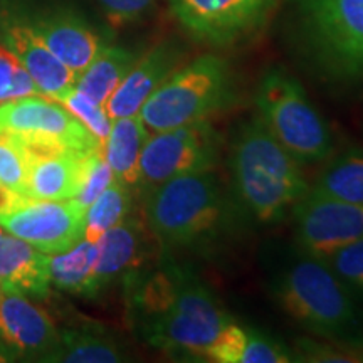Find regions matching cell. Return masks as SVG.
<instances>
[{
	"instance_id": "cell-1",
	"label": "cell",
	"mask_w": 363,
	"mask_h": 363,
	"mask_svg": "<svg viewBox=\"0 0 363 363\" xmlns=\"http://www.w3.org/2000/svg\"><path fill=\"white\" fill-rule=\"evenodd\" d=\"M145 194V219L163 251H206L246 217L212 172L175 177Z\"/></svg>"
},
{
	"instance_id": "cell-2",
	"label": "cell",
	"mask_w": 363,
	"mask_h": 363,
	"mask_svg": "<svg viewBox=\"0 0 363 363\" xmlns=\"http://www.w3.org/2000/svg\"><path fill=\"white\" fill-rule=\"evenodd\" d=\"M234 199L247 219L272 225L310 190L301 163L266 128L259 116L235 131L229 153Z\"/></svg>"
},
{
	"instance_id": "cell-3",
	"label": "cell",
	"mask_w": 363,
	"mask_h": 363,
	"mask_svg": "<svg viewBox=\"0 0 363 363\" xmlns=\"http://www.w3.org/2000/svg\"><path fill=\"white\" fill-rule=\"evenodd\" d=\"M271 289L286 315L318 337L352 342L360 328L352 293L323 259L301 254L276 276Z\"/></svg>"
},
{
	"instance_id": "cell-4",
	"label": "cell",
	"mask_w": 363,
	"mask_h": 363,
	"mask_svg": "<svg viewBox=\"0 0 363 363\" xmlns=\"http://www.w3.org/2000/svg\"><path fill=\"white\" fill-rule=\"evenodd\" d=\"M234 103L229 66L216 54H202L179 66L155 89L138 116L150 133L207 120Z\"/></svg>"
},
{
	"instance_id": "cell-5",
	"label": "cell",
	"mask_w": 363,
	"mask_h": 363,
	"mask_svg": "<svg viewBox=\"0 0 363 363\" xmlns=\"http://www.w3.org/2000/svg\"><path fill=\"white\" fill-rule=\"evenodd\" d=\"M257 116L299 163L328 160L333 140L328 125L296 78L283 69L267 71L257 84Z\"/></svg>"
},
{
	"instance_id": "cell-6",
	"label": "cell",
	"mask_w": 363,
	"mask_h": 363,
	"mask_svg": "<svg viewBox=\"0 0 363 363\" xmlns=\"http://www.w3.org/2000/svg\"><path fill=\"white\" fill-rule=\"evenodd\" d=\"M305 34L325 74L363 83V0H298Z\"/></svg>"
},
{
	"instance_id": "cell-7",
	"label": "cell",
	"mask_w": 363,
	"mask_h": 363,
	"mask_svg": "<svg viewBox=\"0 0 363 363\" xmlns=\"http://www.w3.org/2000/svg\"><path fill=\"white\" fill-rule=\"evenodd\" d=\"M230 321L214 293L184 266L174 306L147 343L169 355L207 362L208 348Z\"/></svg>"
},
{
	"instance_id": "cell-8",
	"label": "cell",
	"mask_w": 363,
	"mask_h": 363,
	"mask_svg": "<svg viewBox=\"0 0 363 363\" xmlns=\"http://www.w3.org/2000/svg\"><path fill=\"white\" fill-rule=\"evenodd\" d=\"M220 152V133L208 120L152 133L140 155L138 187L147 192L175 177L212 172Z\"/></svg>"
},
{
	"instance_id": "cell-9",
	"label": "cell",
	"mask_w": 363,
	"mask_h": 363,
	"mask_svg": "<svg viewBox=\"0 0 363 363\" xmlns=\"http://www.w3.org/2000/svg\"><path fill=\"white\" fill-rule=\"evenodd\" d=\"M299 254L326 259L363 239V203L333 199L310 189L291 211Z\"/></svg>"
},
{
	"instance_id": "cell-10",
	"label": "cell",
	"mask_w": 363,
	"mask_h": 363,
	"mask_svg": "<svg viewBox=\"0 0 363 363\" xmlns=\"http://www.w3.org/2000/svg\"><path fill=\"white\" fill-rule=\"evenodd\" d=\"M278 0H169L179 24L194 39L224 48L256 33Z\"/></svg>"
},
{
	"instance_id": "cell-11",
	"label": "cell",
	"mask_w": 363,
	"mask_h": 363,
	"mask_svg": "<svg viewBox=\"0 0 363 363\" xmlns=\"http://www.w3.org/2000/svg\"><path fill=\"white\" fill-rule=\"evenodd\" d=\"M0 125L26 138L81 155L103 150V143L78 118L44 94L0 103Z\"/></svg>"
},
{
	"instance_id": "cell-12",
	"label": "cell",
	"mask_w": 363,
	"mask_h": 363,
	"mask_svg": "<svg viewBox=\"0 0 363 363\" xmlns=\"http://www.w3.org/2000/svg\"><path fill=\"white\" fill-rule=\"evenodd\" d=\"M84 212L71 201H29L0 214V225L49 256L65 252L84 239Z\"/></svg>"
},
{
	"instance_id": "cell-13",
	"label": "cell",
	"mask_w": 363,
	"mask_h": 363,
	"mask_svg": "<svg viewBox=\"0 0 363 363\" xmlns=\"http://www.w3.org/2000/svg\"><path fill=\"white\" fill-rule=\"evenodd\" d=\"M59 330L29 296L0 286V355L48 362L59 345Z\"/></svg>"
},
{
	"instance_id": "cell-14",
	"label": "cell",
	"mask_w": 363,
	"mask_h": 363,
	"mask_svg": "<svg viewBox=\"0 0 363 363\" xmlns=\"http://www.w3.org/2000/svg\"><path fill=\"white\" fill-rule=\"evenodd\" d=\"M182 272L184 266L165 251L152 267L145 264L121 281L131 325L145 342L155 333L174 306L180 291Z\"/></svg>"
},
{
	"instance_id": "cell-15",
	"label": "cell",
	"mask_w": 363,
	"mask_h": 363,
	"mask_svg": "<svg viewBox=\"0 0 363 363\" xmlns=\"http://www.w3.org/2000/svg\"><path fill=\"white\" fill-rule=\"evenodd\" d=\"M0 43L16 54L44 96L61 101L67 91L76 86L78 76L49 51L29 22L16 19L4 22L0 27Z\"/></svg>"
},
{
	"instance_id": "cell-16",
	"label": "cell",
	"mask_w": 363,
	"mask_h": 363,
	"mask_svg": "<svg viewBox=\"0 0 363 363\" xmlns=\"http://www.w3.org/2000/svg\"><path fill=\"white\" fill-rule=\"evenodd\" d=\"M182 52L174 43H162L136 59L131 69L104 103L111 120L138 115L145 101L180 66Z\"/></svg>"
},
{
	"instance_id": "cell-17",
	"label": "cell",
	"mask_w": 363,
	"mask_h": 363,
	"mask_svg": "<svg viewBox=\"0 0 363 363\" xmlns=\"http://www.w3.org/2000/svg\"><path fill=\"white\" fill-rule=\"evenodd\" d=\"M34 33L62 65L79 76L103 51L104 40L72 12H52L29 22Z\"/></svg>"
},
{
	"instance_id": "cell-18",
	"label": "cell",
	"mask_w": 363,
	"mask_h": 363,
	"mask_svg": "<svg viewBox=\"0 0 363 363\" xmlns=\"http://www.w3.org/2000/svg\"><path fill=\"white\" fill-rule=\"evenodd\" d=\"M98 259L94 267L98 291L101 294L115 283L147 264L148 240L140 220L128 219L106 230L96 240Z\"/></svg>"
},
{
	"instance_id": "cell-19",
	"label": "cell",
	"mask_w": 363,
	"mask_h": 363,
	"mask_svg": "<svg viewBox=\"0 0 363 363\" xmlns=\"http://www.w3.org/2000/svg\"><path fill=\"white\" fill-rule=\"evenodd\" d=\"M0 286L29 298L44 299L51 293L49 254L12 234L0 238Z\"/></svg>"
},
{
	"instance_id": "cell-20",
	"label": "cell",
	"mask_w": 363,
	"mask_h": 363,
	"mask_svg": "<svg viewBox=\"0 0 363 363\" xmlns=\"http://www.w3.org/2000/svg\"><path fill=\"white\" fill-rule=\"evenodd\" d=\"M29 157L27 195L34 201H71L83 182L88 155L72 152H45Z\"/></svg>"
},
{
	"instance_id": "cell-21",
	"label": "cell",
	"mask_w": 363,
	"mask_h": 363,
	"mask_svg": "<svg viewBox=\"0 0 363 363\" xmlns=\"http://www.w3.org/2000/svg\"><path fill=\"white\" fill-rule=\"evenodd\" d=\"M150 131L138 115L113 120L110 135L103 143V155L111 167L115 180L136 189L140 182V155Z\"/></svg>"
},
{
	"instance_id": "cell-22",
	"label": "cell",
	"mask_w": 363,
	"mask_h": 363,
	"mask_svg": "<svg viewBox=\"0 0 363 363\" xmlns=\"http://www.w3.org/2000/svg\"><path fill=\"white\" fill-rule=\"evenodd\" d=\"M98 259L96 242L81 239L65 252L49 256L51 284L59 291L72 296L94 299L99 296L94 267Z\"/></svg>"
},
{
	"instance_id": "cell-23",
	"label": "cell",
	"mask_w": 363,
	"mask_h": 363,
	"mask_svg": "<svg viewBox=\"0 0 363 363\" xmlns=\"http://www.w3.org/2000/svg\"><path fill=\"white\" fill-rule=\"evenodd\" d=\"M57 348L48 363H120L126 360L121 345L98 326L59 331Z\"/></svg>"
},
{
	"instance_id": "cell-24",
	"label": "cell",
	"mask_w": 363,
	"mask_h": 363,
	"mask_svg": "<svg viewBox=\"0 0 363 363\" xmlns=\"http://www.w3.org/2000/svg\"><path fill=\"white\" fill-rule=\"evenodd\" d=\"M136 59L138 57L128 49L104 45L94 61L78 76L76 89L104 106Z\"/></svg>"
},
{
	"instance_id": "cell-25",
	"label": "cell",
	"mask_w": 363,
	"mask_h": 363,
	"mask_svg": "<svg viewBox=\"0 0 363 363\" xmlns=\"http://www.w3.org/2000/svg\"><path fill=\"white\" fill-rule=\"evenodd\" d=\"M29 157L13 131L0 125V214L29 201Z\"/></svg>"
},
{
	"instance_id": "cell-26",
	"label": "cell",
	"mask_w": 363,
	"mask_h": 363,
	"mask_svg": "<svg viewBox=\"0 0 363 363\" xmlns=\"http://www.w3.org/2000/svg\"><path fill=\"white\" fill-rule=\"evenodd\" d=\"M311 189L340 201L363 203V148L330 158Z\"/></svg>"
},
{
	"instance_id": "cell-27",
	"label": "cell",
	"mask_w": 363,
	"mask_h": 363,
	"mask_svg": "<svg viewBox=\"0 0 363 363\" xmlns=\"http://www.w3.org/2000/svg\"><path fill=\"white\" fill-rule=\"evenodd\" d=\"M131 211V192L120 182H113L84 212V239L96 242L111 227L120 224Z\"/></svg>"
},
{
	"instance_id": "cell-28",
	"label": "cell",
	"mask_w": 363,
	"mask_h": 363,
	"mask_svg": "<svg viewBox=\"0 0 363 363\" xmlns=\"http://www.w3.org/2000/svg\"><path fill=\"white\" fill-rule=\"evenodd\" d=\"M40 94L38 86L11 49L0 43V103Z\"/></svg>"
},
{
	"instance_id": "cell-29",
	"label": "cell",
	"mask_w": 363,
	"mask_h": 363,
	"mask_svg": "<svg viewBox=\"0 0 363 363\" xmlns=\"http://www.w3.org/2000/svg\"><path fill=\"white\" fill-rule=\"evenodd\" d=\"M59 103H61L72 116L78 118L81 123L96 136L99 142L104 143V140L110 135L113 120L108 116L103 104L93 101V99L86 96L84 93H81L79 89H76V86L67 91Z\"/></svg>"
},
{
	"instance_id": "cell-30",
	"label": "cell",
	"mask_w": 363,
	"mask_h": 363,
	"mask_svg": "<svg viewBox=\"0 0 363 363\" xmlns=\"http://www.w3.org/2000/svg\"><path fill=\"white\" fill-rule=\"evenodd\" d=\"M323 261L348 291L363 296V239L338 249Z\"/></svg>"
},
{
	"instance_id": "cell-31",
	"label": "cell",
	"mask_w": 363,
	"mask_h": 363,
	"mask_svg": "<svg viewBox=\"0 0 363 363\" xmlns=\"http://www.w3.org/2000/svg\"><path fill=\"white\" fill-rule=\"evenodd\" d=\"M294 362L313 363H355L357 352L350 342H315L311 338H301L294 345Z\"/></svg>"
},
{
	"instance_id": "cell-32",
	"label": "cell",
	"mask_w": 363,
	"mask_h": 363,
	"mask_svg": "<svg viewBox=\"0 0 363 363\" xmlns=\"http://www.w3.org/2000/svg\"><path fill=\"white\" fill-rule=\"evenodd\" d=\"M113 182H115V175H113L111 167L108 165L106 158L103 155V150L89 153L84 160L83 182H81L79 192L74 197V201L81 207L88 208Z\"/></svg>"
},
{
	"instance_id": "cell-33",
	"label": "cell",
	"mask_w": 363,
	"mask_h": 363,
	"mask_svg": "<svg viewBox=\"0 0 363 363\" xmlns=\"http://www.w3.org/2000/svg\"><path fill=\"white\" fill-rule=\"evenodd\" d=\"M294 362L291 348L276 342L259 330L246 328V342L239 363H289Z\"/></svg>"
},
{
	"instance_id": "cell-34",
	"label": "cell",
	"mask_w": 363,
	"mask_h": 363,
	"mask_svg": "<svg viewBox=\"0 0 363 363\" xmlns=\"http://www.w3.org/2000/svg\"><path fill=\"white\" fill-rule=\"evenodd\" d=\"M246 342V328L233 320L208 348L207 362L216 363H239Z\"/></svg>"
},
{
	"instance_id": "cell-35",
	"label": "cell",
	"mask_w": 363,
	"mask_h": 363,
	"mask_svg": "<svg viewBox=\"0 0 363 363\" xmlns=\"http://www.w3.org/2000/svg\"><path fill=\"white\" fill-rule=\"evenodd\" d=\"M110 19L115 22H128L147 11L152 0H99Z\"/></svg>"
},
{
	"instance_id": "cell-36",
	"label": "cell",
	"mask_w": 363,
	"mask_h": 363,
	"mask_svg": "<svg viewBox=\"0 0 363 363\" xmlns=\"http://www.w3.org/2000/svg\"><path fill=\"white\" fill-rule=\"evenodd\" d=\"M4 234H6V229H4V227L2 225H0V238H2V235Z\"/></svg>"
}]
</instances>
